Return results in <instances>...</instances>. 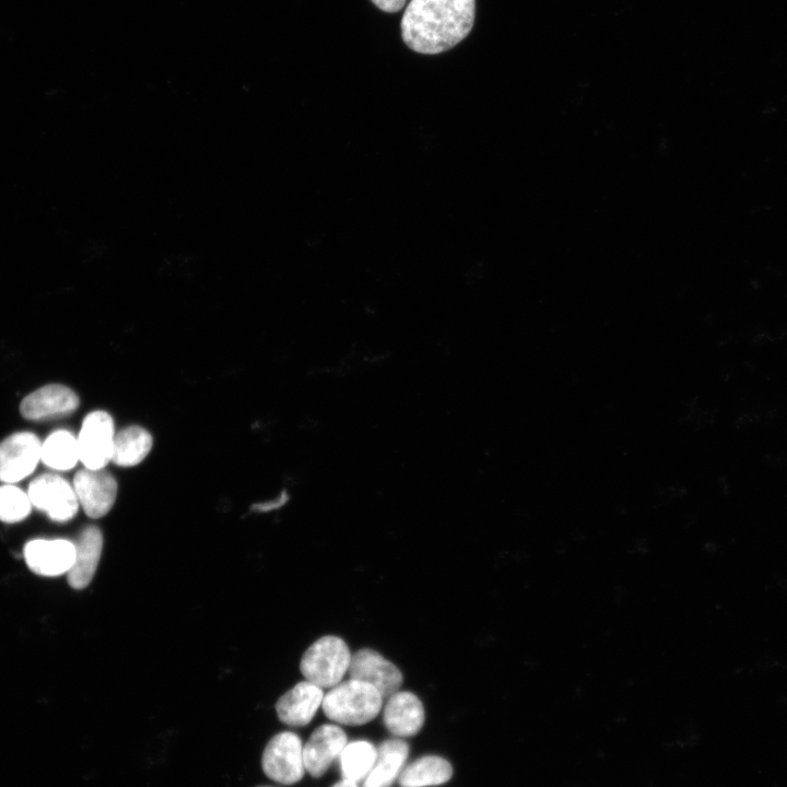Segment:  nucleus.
<instances>
[{
	"label": "nucleus",
	"mask_w": 787,
	"mask_h": 787,
	"mask_svg": "<svg viewBox=\"0 0 787 787\" xmlns=\"http://www.w3.org/2000/svg\"><path fill=\"white\" fill-rule=\"evenodd\" d=\"M475 0H411L401 19L404 44L420 54L446 51L472 30Z\"/></svg>",
	"instance_id": "1"
},
{
	"label": "nucleus",
	"mask_w": 787,
	"mask_h": 787,
	"mask_svg": "<svg viewBox=\"0 0 787 787\" xmlns=\"http://www.w3.org/2000/svg\"><path fill=\"white\" fill-rule=\"evenodd\" d=\"M383 703L384 697L373 685L350 678L325 693L321 708L339 725L361 726L379 714Z\"/></svg>",
	"instance_id": "2"
},
{
	"label": "nucleus",
	"mask_w": 787,
	"mask_h": 787,
	"mask_svg": "<svg viewBox=\"0 0 787 787\" xmlns=\"http://www.w3.org/2000/svg\"><path fill=\"white\" fill-rule=\"evenodd\" d=\"M352 654L343 638L325 635L315 641L303 654L299 670L305 680L331 689L349 672Z\"/></svg>",
	"instance_id": "3"
},
{
	"label": "nucleus",
	"mask_w": 787,
	"mask_h": 787,
	"mask_svg": "<svg viewBox=\"0 0 787 787\" xmlns=\"http://www.w3.org/2000/svg\"><path fill=\"white\" fill-rule=\"evenodd\" d=\"M26 492L32 506L56 522L69 521L80 507L72 483L57 473L37 475Z\"/></svg>",
	"instance_id": "4"
},
{
	"label": "nucleus",
	"mask_w": 787,
	"mask_h": 787,
	"mask_svg": "<svg viewBox=\"0 0 787 787\" xmlns=\"http://www.w3.org/2000/svg\"><path fill=\"white\" fill-rule=\"evenodd\" d=\"M261 766L277 783L292 785L299 782L306 772L301 738L291 731L277 733L263 750Z\"/></svg>",
	"instance_id": "5"
},
{
	"label": "nucleus",
	"mask_w": 787,
	"mask_h": 787,
	"mask_svg": "<svg viewBox=\"0 0 787 787\" xmlns=\"http://www.w3.org/2000/svg\"><path fill=\"white\" fill-rule=\"evenodd\" d=\"M115 428L113 418L105 411L89 413L77 436L80 462L87 469H104L111 461Z\"/></svg>",
	"instance_id": "6"
},
{
	"label": "nucleus",
	"mask_w": 787,
	"mask_h": 787,
	"mask_svg": "<svg viewBox=\"0 0 787 787\" xmlns=\"http://www.w3.org/2000/svg\"><path fill=\"white\" fill-rule=\"evenodd\" d=\"M42 441L32 432H16L0 443V481L14 484L31 475L40 462Z\"/></svg>",
	"instance_id": "7"
},
{
	"label": "nucleus",
	"mask_w": 787,
	"mask_h": 787,
	"mask_svg": "<svg viewBox=\"0 0 787 787\" xmlns=\"http://www.w3.org/2000/svg\"><path fill=\"white\" fill-rule=\"evenodd\" d=\"M80 507L91 518L105 516L117 496V481L105 469L79 470L72 482Z\"/></svg>",
	"instance_id": "8"
},
{
	"label": "nucleus",
	"mask_w": 787,
	"mask_h": 787,
	"mask_svg": "<svg viewBox=\"0 0 787 787\" xmlns=\"http://www.w3.org/2000/svg\"><path fill=\"white\" fill-rule=\"evenodd\" d=\"M349 676L373 685L386 700L400 690L403 676L400 669L372 648L352 654Z\"/></svg>",
	"instance_id": "9"
},
{
	"label": "nucleus",
	"mask_w": 787,
	"mask_h": 787,
	"mask_svg": "<svg viewBox=\"0 0 787 787\" xmlns=\"http://www.w3.org/2000/svg\"><path fill=\"white\" fill-rule=\"evenodd\" d=\"M79 404L80 399L71 388L60 384H48L22 399L20 413L30 421H44L69 415Z\"/></svg>",
	"instance_id": "10"
},
{
	"label": "nucleus",
	"mask_w": 787,
	"mask_h": 787,
	"mask_svg": "<svg viewBox=\"0 0 787 787\" xmlns=\"http://www.w3.org/2000/svg\"><path fill=\"white\" fill-rule=\"evenodd\" d=\"M23 555L32 572L54 577L70 571L75 548L73 542L66 539H34L24 545Z\"/></svg>",
	"instance_id": "11"
},
{
	"label": "nucleus",
	"mask_w": 787,
	"mask_h": 787,
	"mask_svg": "<svg viewBox=\"0 0 787 787\" xmlns=\"http://www.w3.org/2000/svg\"><path fill=\"white\" fill-rule=\"evenodd\" d=\"M346 743V735L338 725L326 724L316 728L303 744L306 772L315 778L322 776Z\"/></svg>",
	"instance_id": "12"
},
{
	"label": "nucleus",
	"mask_w": 787,
	"mask_h": 787,
	"mask_svg": "<svg viewBox=\"0 0 787 787\" xmlns=\"http://www.w3.org/2000/svg\"><path fill=\"white\" fill-rule=\"evenodd\" d=\"M386 700L383 721L387 730L398 738L415 736L425 720L421 700L412 692L400 690Z\"/></svg>",
	"instance_id": "13"
},
{
	"label": "nucleus",
	"mask_w": 787,
	"mask_h": 787,
	"mask_svg": "<svg viewBox=\"0 0 787 787\" xmlns=\"http://www.w3.org/2000/svg\"><path fill=\"white\" fill-rule=\"evenodd\" d=\"M324 689L304 680L285 692L277 702L279 719L293 727L308 725L321 707Z\"/></svg>",
	"instance_id": "14"
},
{
	"label": "nucleus",
	"mask_w": 787,
	"mask_h": 787,
	"mask_svg": "<svg viewBox=\"0 0 787 787\" xmlns=\"http://www.w3.org/2000/svg\"><path fill=\"white\" fill-rule=\"evenodd\" d=\"M74 562L67 573L69 585L74 589H83L90 585L96 572L102 549L103 535L96 526L85 527L75 540Z\"/></svg>",
	"instance_id": "15"
},
{
	"label": "nucleus",
	"mask_w": 787,
	"mask_h": 787,
	"mask_svg": "<svg viewBox=\"0 0 787 787\" xmlns=\"http://www.w3.org/2000/svg\"><path fill=\"white\" fill-rule=\"evenodd\" d=\"M408 755L409 745L404 740L395 738L383 741L362 787H390L403 770Z\"/></svg>",
	"instance_id": "16"
},
{
	"label": "nucleus",
	"mask_w": 787,
	"mask_h": 787,
	"mask_svg": "<svg viewBox=\"0 0 787 787\" xmlns=\"http://www.w3.org/2000/svg\"><path fill=\"white\" fill-rule=\"evenodd\" d=\"M453 776V766L444 757L425 755L416 759L401 771L400 787H430L447 783Z\"/></svg>",
	"instance_id": "17"
},
{
	"label": "nucleus",
	"mask_w": 787,
	"mask_h": 787,
	"mask_svg": "<svg viewBox=\"0 0 787 787\" xmlns=\"http://www.w3.org/2000/svg\"><path fill=\"white\" fill-rule=\"evenodd\" d=\"M79 461L78 439L72 432L56 430L42 442L40 462L50 470H71Z\"/></svg>",
	"instance_id": "18"
},
{
	"label": "nucleus",
	"mask_w": 787,
	"mask_h": 787,
	"mask_svg": "<svg viewBox=\"0 0 787 787\" xmlns=\"http://www.w3.org/2000/svg\"><path fill=\"white\" fill-rule=\"evenodd\" d=\"M153 445L151 434L139 425L128 426L115 435L111 461L120 467L140 463Z\"/></svg>",
	"instance_id": "19"
},
{
	"label": "nucleus",
	"mask_w": 787,
	"mask_h": 787,
	"mask_svg": "<svg viewBox=\"0 0 787 787\" xmlns=\"http://www.w3.org/2000/svg\"><path fill=\"white\" fill-rule=\"evenodd\" d=\"M377 756V749L367 740L348 742L338 760L343 779L363 782L371 772Z\"/></svg>",
	"instance_id": "20"
},
{
	"label": "nucleus",
	"mask_w": 787,
	"mask_h": 787,
	"mask_svg": "<svg viewBox=\"0 0 787 787\" xmlns=\"http://www.w3.org/2000/svg\"><path fill=\"white\" fill-rule=\"evenodd\" d=\"M32 508L27 492L10 483L0 485V521H22L31 514Z\"/></svg>",
	"instance_id": "21"
},
{
	"label": "nucleus",
	"mask_w": 787,
	"mask_h": 787,
	"mask_svg": "<svg viewBox=\"0 0 787 787\" xmlns=\"http://www.w3.org/2000/svg\"><path fill=\"white\" fill-rule=\"evenodd\" d=\"M372 2L380 10L393 13L402 9L406 0H372Z\"/></svg>",
	"instance_id": "22"
},
{
	"label": "nucleus",
	"mask_w": 787,
	"mask_h": 787,
	"mask_svg": "<svg viewBox=\"0 0 787 787\" xmlns=\"http://www.w3.org/2000/svg\"><path fill=\"white\" fill-rule=\"evenodd\" d=\"M286 500H287V497H286L285 493L283 492L282 495L280 497H278L277 500L271 501V502L255 504V505H252L251 509L258 510V512L272 510L274 508L282 506L286 502Z\"/></svg>",
	"instance_id": "23"
},
{
	"label": "nucleus",
	"mask_w": 787,
	"mask_h": 787,
	"mask_svg": "<svg viewBox=\"0 0 787 787\" xmlns=\"http://www.w3.org/2000/svg\"><path fill=\"white\" fill-rule=\"evenodd\" d=\"M331 787H359L357 783L348 780V779H341Z\"/></svg>",
	"instance_id": "24"
},
{
	"label": "nucleus",
	"mask_w": 787,
	"mask_h": 787,
	"mask_svg": "<svg viewBox=\"0 0 787 787\" xmlns=\"http://www.w3.org/2000/svg\"><path fill=\"white\" fill-rule=\"evenodd\" d=\"M259 787H270V786H259Z\"/></svg>",
	"instance_id": "25"
}]
</instances>
